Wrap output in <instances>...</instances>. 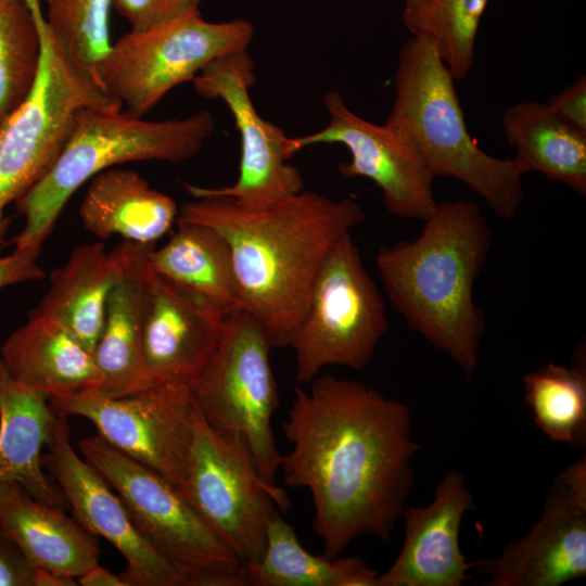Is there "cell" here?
<instances>
[{
    "label": "cell",
    "mask_w": 586,
    "mask_h": 586,
    "mask_svg": "<svg viewBox=\"0 0 586 586\" xmlns=\"http://www.w3.org/2000/svg\"><path fill=\"white\" fill-rule=\"evenodd\" d=\"M295 387L282 423L291 444L281 456L283 484L307 488L323 556L355 539L390 542L415 483L410 407L361 382L318 375Z\"/></svg>",
    "instance_id": "6da1fadb"
},
{
    "label": "cell",
    "mask_w": 586,
    "mask_h": 586,
    "mask_svg": "<svg viewBox=\"0 0 586 586\" xmlns=\"http://www.w3.org/2000/svg\"><path fill=\"white\" fill-rule=\"evenodd\" d=\"M364 220L354 199L332 200L304 190L258 211L225 196H200L182 204L177 217L211 227L226 239L240 309L262 326L272 348L289 345L328 254Z\"/></svg>",
    "instance_id": "7a4b0ae2"
},
{
    "label": "cell",
    "mask_w": 586,
    "mask_h": 586,
    "mask_svg": "<svg viewBox=\"0 0 586 586\" xmlns=\"http://www.w3.org/2000/svg\"><path fill=\"white\" fill-rule=\"evenodd\" d=\"M423 221L417 238L378 250L377 270L407 328L445 353L470 381L486 322L473 288L491 252L492 229L471 200L437 202Z\"/></svg>",
    "instance_id": "3957f363"
},
{
    "label": "cell",
    "mask_w": 586,
    "mask_h": 586,
    "mask_svg": "<svg viewBox=\"0 0 586 586\" xmlns=\"http://www.w3.org/2000/svg\"><path fill=\"white\" fill-rule=\"evenodd\" d=\"M455 80L435 42L412 35L399 51L385 124L435 177L464 183L499 218L512 219L524 200L523 175L513 158L487 154L470 136Z\"/></svg>",
    "instance_id": "277c9868"
},
{
    "label": "cell",
    "mask_w": 586,
    "mask_h": 586,
    "mask_svg": "<svg viewBox=\"0 0 586 586\" xmlns=\"http://www.w3.org/2000/svg\"><path fill=\"white\" fill-rule=\"evenodd\" d=\"M214 129L208 111L181 119L146 120L120 110H80L50 170L15 202L25 218L15 250L38 256L69 198L99 173L128 162H187Z\"/></svg>",
    "instance_id": "5b68a950"
},
{
    "label": "cell",
    "mask_w": 586,
    "mask_h": 586,
    "mask_svg": "<svg viewBox=\"0 0 586 586\" xmlns=\"http://www.w3.org/2000/svg\"><path fill=\"white\" fill-rule=\"evenodd\" d=\"M79 449L117 492L136 527L184 586L249 585L245 564L175 485L100 435L82 440Z\"/></svg>",
    "instance_id": "8992f818"
},
{
    "label": "cell",
    "mask_w": 586,
    "mask_h": 586,
    "mask_svg": "<svg viewBox=\"0 0 586 586\" xmlns=\"http://www.w3.org/2000/svg\"><path fill=\"white\" fill-rule=\"evenodd\" d=\"M388 332L386 307L351 232L332 247L315 280L306 311L289 347L295 377L309 383L322 369H365Z\"/></svg>",
    "instance_id": "52a82bcc"
},
{
    "label": "cell",
    "mask_w": 586,
    "mask_h": 586,
    "mask_svg": "<svg viewBox=\"0 0 586 586\" xmlns=\"http://www.w3.org/2000/svg\"><path fill=\"white\" fill-rule=\"evenodd\" d=\"M271 348L250 314L230 313L219 346L191 393L205 422L224 435L244 437L259 475L276 485L282 455L271 429L280 404Z\"/></svg>",
    "instance_id": "ba28073f"
},
{
    "label": "cell",
    "mask_w": 586,
    "mask_h": 586,
    "mask_svg": "<svg viewBox=\"0 0 586 586\" xmlns=\"http://www.w3.org/2000/svg\"><path fill=\"white\" fill-rule=\"evenodd\" d=\"M41 58L35 84L0 129V227L4 208L52 167L82 109L119 111L122 103L95 79L72 68L39 21Z\"/></svg>",
    "instance_id": "9c48e42d"
},
{
    "label": "cell",
    "mask_w": 586,
    "mask_h": 586,
    "mask_svg": "<svg viewBox=\"0 0 586 586\" xmlns=\"http://www.w3.org/2000/svg\"><path fill=\"white\" fill-rule=\"evenodd\" d=\"M178 491L245 565L263 556L277 507L290 506L285 491L259 475L245 438L215 431L199 409Z\"/></svg>",
    "instance_id": "30bf717a"
},
{
    "label": "cell",
    "mask_w": 586,
    "mask_h": 586,
    "mask_svg": "<svg viewBox=\"0 0 586 586\" xmlns=\"http://www.w3.org/2000/svg\"><path fill=\"white\" fill-rule=\"evenodd\" d=\"M253 36L247 21L209 22L198 11L161 27L130 30L111 44L98 77L126 112L142 117L212 61L247 50Z\"/></svg>",
    "instance_id": "8fae6325"
},
{
    "label": "cell",
    "mask_w": 586,
    "mask_h": 586,
    "mask_svg": "<svg viewBox=\"0 0 586 586\" xmlns=\"http://www.w3.org/2000/svg\"><path fill=\"white\" fill-rule=\"evenodd\" d=\"M49 402L56 415L90 420L112 446L182 485L198 416L189 386L153 384L122 397L92 390Z\"/></svg>",
    "instance_id": "7c38bea8"
},
{
    "label": "cell",
    "mask_w": 586,
    "mask_h": 586,
    "mask_svg": "<svg viewBox=\"0 0 586 586\" xmlns=\"http://www.w3.org/2000/svg\"><path fill=\"white\" fill-rule=\"evenodd\" d=\"M198 94L222 101L230 111L240 137L239 174L225 187L187 184L200 196H225L240 207L258 211L304 190L298 168L288 163V135L264 119L250 95L255 82L254 62L247 50L226 54L208 63L191 81Z\"/></svg>",
    "instance_id": "4fadbf2b"
},
{
    "label": "cell",
    "mask_w": 586,
    "mask_h": 586,
    "mask_svg": "<svg viewBox=\"0 0 586 586\" xmlns=\"http://www.w3.org/2000/svg\"><path fill=\"white\" fill-rule=\"evenodd\" d=\"M323 101L328 123L313 133L289 136L288 158L310 145L342 144L351 155L348 162L337 166L343 177L371 180L380 189L390 214L423 220L437 203L433 191L436 177L386 124L358 116L337 91L327 92Z\"/></svg>",
    "instance_id": "5bb4252c"
},
{
    "label": "cell",
    "mask_w": 586,
    "mask_h": 586,
    "mask_svg": "<svg viewBox=\"0 0 586 586\" xmlns=\"http://www.w3.org/2000/svg\"><path fill=\"white\" fill-rule=\"evenodd\" d=\"M488 586H560L586 575V458L553 479L533 527L473 563Z\"/></svg>",
    "instance_id": "9a60e30c"
},
{
    "label": "cell",
    "mask_w": 586,
    "mask_h": 586,
    "mask_svg": "<svg viewBox=\"0 0 586 586\" xmlns=\"http://www.w3.org/2000/svg\"><path fill=\"white\" fill-rule=\"evenodd\" d=\"M43 469L56 481L74 518L93 535L109 540L126 559V586H184L182 578L145 539L122 499L85 458L74 450L66 417L56 415Z\"/></svg>",
    "instance_id": "2e32d148"
},
{
    "label": "cell",
    "mask_w": 586,
    "mask_h": 586,
    "mask_svg": "<svg viewBox=\"0 0 586 586\" xmlns=\"http://www.w3.org/2000/svg\"><path fill=\"white\" fill-rule=\"evenodd\" d=\"M228 315L204 295L151 268L142 333L150 385L174 383L191 388L216 353Z\"/></svg>",
    "instance_id": "e0dca14e"
},
{
    "label": "cell",
    "mask_w": 586,
    "mask_h": 586,
    "mask_svg": "<svg viewBox=\"0 0 586 586\" xmlns=\"http://www.w3.org/2000/svg\"><path fill=\"white\" fill-rule=\"evenodd\" d=\"M474 509L463 474L448 471L430 504L405 508L403 547L377 586H461L470 579L474 564L461 552L459 533L464 514Z\"/></svg>",
    "instance_id": "ac0fdd59"
},
{
    "label": "cell",
    "mask_w": 586,
    "mask_h": 586,
    "mask_svg": "<svg viewBox=\"0 0 586 586\" xmlns=\"http://www.w3.org/2000/svg\"><path fill=\"white\" fill-rule=\"evenodd\" d=\"M153 244L124 241L114 255L118 270L107 297L104 322L92 352L101 374L97 390L109 397H122L150 386L143 355L150 263Z\"/></svg>",
    "instance_id": "d6986e66"
},
{
    "label": "cell",
    "mask_w": 586,
    "mask_h": 586,
    "mask_svg": "<svg viewBox=\"0 0 586 586\" xmlns=\"http://www.w3.org/2000/svg\"><path fill=\"white\" fill-rule=\"evenodd\" d=\"M0 360L21 387L48 400L97 390L92 353L58 322L30 314L3 343Z\"/></svg>",
    "instance_id": "ffe728a7"
},
{
    "label": "cell",
    "mask_w": 586,
    "mask_h": 586,
    "mask_svg": "<svg viewBox=\"0 0 586 586\" xmlns=\"http://www.w3.org/2000/svg\"><path fill=\"white\" fill-rule=\"evenodd\" d=\"M0 525L35 568L77 578L99 563L95 535L17 483L0 485Z\"/></svg>",
    "instance_id": "44dd1931"
},
{
    "label": "cell",
    "mask_w": 586,
    "mask_h": 586,
    "mask_svg": "<svg viewBox=\"0 0 586 586\" xmlns=\"http://www.w3.org/2000/svg\"><path fill=\"white\" fill-rule=\"evenodd\" d=\"M176 202L136 170L112 167L91 178L80 204L84 227L98 238L154 244L177 221Z\"/></svg>",
    "instance_id": "7402d4cb"
},
{
    "label": "cell",
    "mask_w": 586,
    "mask_h": 586,
    "mask_svg": "<svg viewBox=\"0 0 586 586\" xmlns=\"http://www.w3.org/2000/svg\"><path fill=\"white\" fill-rule=\"evenodd\" d=\"M47 400L16 384L0 360V485L17 483L36 499L62 508L66 499L41 464L56 421Z\"/></svg>",
    "instance_id": "603a6c76"
},
{
    "label": "cell",
    "mask_w": 586,
    "mask_h": 586,
    "mask_svg": "<svg viewBox=\"0 0 586 586\" xmlns=\"http://www.w3.org/2000/svg\"><path fill=\"white\" fill-rule=\"evenodd\" d=\"M117 270L114 255L103 243L76 246L51 273L50 288L31 314L58 322L92 353Z\"/></svg>",
    "instance_id": "cb8c5ba5"
},
{
    "label": "cell",
    "mask_w": 586,
    "mask_h": 586,
    "mask_svg": "<svg viewBox=\"0 0 586 586\" xmlns=\"http://www.w3.org/2000/svg\"><path fill=\"white\" fill-rule=\"evenodd\" d=\"M502 129L517 150L512 158L522 175L538 171L586 195V132L537 101L509 106L502 115Z\"/></svg>",
    "instance_id": "d4e9b609"
},
{
    "label": "cell",
    "mask_w": 586,
    "mask_h": 586,
    "mask_svg": "<svg viewBox=\"0 0 586 586\" xmlns=\"http://www.w3.org/2000/svg\"><path fill=\"white\" fill-rule=\"evenodd\" d=\"M169 240L151 247L149 263L155 272L215 303L227 314L240 309L231 251L215 229L176 221Z\"/></svg>",
    "instance_id": "484cf974"
},
{
    "label": "cell",
    "mask_w": 586,
    "mask_h": 586,
    "mask_svg": "<svg viewBox=\"0 0 586 586\" xmlns=\"http://www.w3.org/2000/svg\"><path fill=\"white\" fill-rule=\"evenodd\" d=\"M245 566L249 585L255 586H377L379 576L360 558L309 553L279 512L269 524L263 556Z\"/></svg>",
    "instance_id": "4316f807"
},
{
    "label": "cell",
    "mask_w": 586,
    "mask_h": 586,
    "mask_svg": "<svg viewBox=\"0 0 586 586\" xmlns=\"http://www.w3.org/2000/svg\"><path fill=\"white\" fill-rule=\"evenodd\" d=\"M524 402L536 428L553 442L585 450L586 359L578 348L570 366L548 362L522 378Z\"/></svg>",
    "instance_id": "83f0119b"
},
{
    "label": "cell",
    "mask_w": 586,
    "mask_h": 586,
    "mask_svg": "<svg viewBox=\"0 0 586 586\" xmlns=\"http://www.w3.org/2000/svg\"><path fill=\"white\" fill-rule=\"evenodd\" d=\"M42 16L39 1L0 0V129L37 78Z\"/></svg>",
    "instance_id": "f1b7e54d"
},
{
    "label": "cell",
    "mask_w": 586,
    "mask_h": 586,
    "mask_svg": "<svg viewBox=\"0 0 586 586\" xmlns=\"http://www.w3.org/2000/svg\"><path fill=\"white\" fill-rule=\"evenodd\" d=\"M46 3L47 33L61 58L75 71L100 82L98 65L112 44L113 0H46Z\"/></svg>",
    "instance_id": "f546056e"
},
{
    "label": "cell",
    "mask_w": 586,
    "mask_h": 586,
    "mask_svg": "<svg viewBox=\"0 0 586 586\" xmlns=\"http://www.w3.org/2000/svg\"><path fill=\"white\" fill-rule=\"evenodd\" d=\"M488 0H425L403 12L411 35L431 38L456 80L470 73L481 17Z\"/></svg>",
    "instance_id": "4dcf8cb0"
},
{
    "label": "cell",
    "mask_w": 586,
    "mask_h": 586,
    "mask_svg": "<svg viewBox=\"0 0 586 586\" xmlns=\"http://www.w3.org/2000/svg\"><path fill=\"white\" fill-rule=\"evenodd\" d=\"M202 0H113L130 30L144 31L173 23L199 11Z\"/></svg>",
    "instance_id": "1f68e13d"
},
{
    "label": "cell",
    "mask_w": 586,
    "mask_h": 586,
    "mask_svg": "<svg viewBox=\"0 0 586 586\" xmlns=\"http://www.w3.org/2000/svg\"><path fill=\"white\" fill-rule=\"evenodd\" d=\"M35 566L0 525V586H33Z\"/></svg>",
    "instance_id": "d6a6232c"
},
{
    "label": "cell",
    "mask_w": 586,
    "mask_h": 586,
    "mask_svg": "<svg viewBox=\"0 0 586 586\" xmlns=\"http://www.w3.org/2000/svg\"><path fill=\"white\" fill-rule=\"evenodd\" d=\"M548 106L563 120L586 132V77L582 75L552 97Z\"/></svg>",
    "instance_id": "836d02e7"
},
{
    "label": "cell",
    "mask_w": 586,
    "mask_h": 586,
    "mask_svg": "<svg viewBox=\"0 0 586 586\" xmlns=\"http://www.w3.org/2000/svg\"><path fill=\"white\" fill-rule=\"evenodd\" d=\"M4 227H0V241ZM36 255L14 250L10 255L0 257V289L26 281L39 280L44 277L43 270L37 264Z\"/></svg>",
    "instance_id": "e575fe53"
},
{
    "label": "cell",
    "mask_w": 586,
    "mask_h": 586,
    "mask_svg": "<svg viewBox=\"0 0 586 586\" xmlns=\"http://www.w3.org/2000/svg\"><path fill=\"white\" fill-rule=\"evenodd\" d=\"M77 578L81 586H126L120 575H115L99 563L89 568Z\"/></svg>",
    "instance_id": "d590c367"
},
{
    "label": "cell",
    "mask_w": 586,
    "mask_h": 586,
    "mask_svg": "<svg viewBox=\"0 0 586 586\" xmlns=\"http://www.w3.org/2000/svg\"><path fill=\"white\" fill-rule=\"evenodd\" d=\"M73 577L61 575L49 570L35 568L33 586H75Z\"/></svg>",
    "instance_id": "8d00e7d4"
},
{
    "label": "cell",
    "mask_w": 586,
    "mask_h": 586,
    "mask_svg": "<svg viewBox=\"0 0 586 586\" xmlns=\"http://www.w3.org/2000/svg\"><path fill=\"white\" fill-rule=\"evenodd\" d=\"M424 1L425 0H404V2H405L404 12L405 11H411V10L416 9L417 7H419Z\"/></svg>",
    "instance_id": "74e56055"
}]
</instances>
